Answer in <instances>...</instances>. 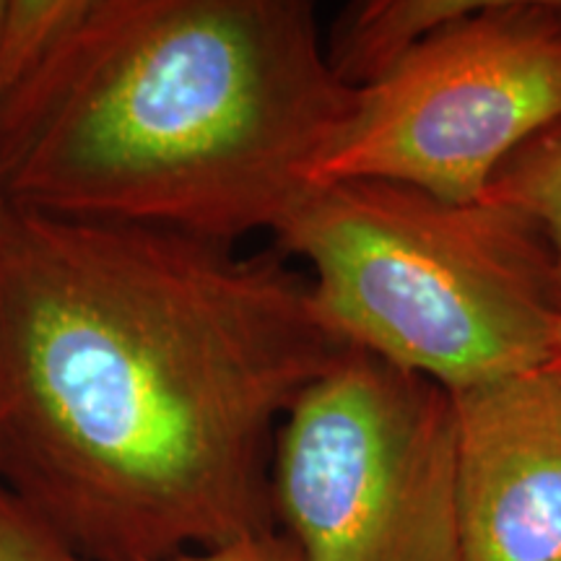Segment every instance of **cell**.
I'll return each instance as SVG.
<instances>
[{"instance_id": "cell-1", "label": "cell", "mask_w": 561, "mask_h": 561, "mask_svg": "<svg viewBox=\"0 0 561 561\" xmlns=\"http://www.w3.org/2000/svg\"><path fill=\"white\" fill-rule=\"evenodd\" d=\"M346 351L276 248L0 203V486L89 561L276 528L278 426Z\"/></svg>"}, {"instance_id": "cell-2", "label": "cell", "mask_w": 561, "mask_h": 561, "mask_svg": "<svg viewBox=\"0 0 561 561\" xmlns=\"http://www.w3.org/2000/svg\"><path fill=\"white\" fill-rule=\"evenodd\" d=\"M354 104L307 0H79L0 96V203L240 248Z\"/></svg>"}, {"instance_id": "cell-3", "label": "cell", "mask_w": 561, "mask_h": 561, "mask_svg": "<svg viewBox=\"0 0 561 561\" xmlns=\"http://www.w3.org/2000/svg\"><path fill=\"white\" fill-rule=\"evenodd\" d=\"M322 325L450 396L549 367L561 278L536 221L388 180L314 185L273 234Z\"/></svg>"}, {"instance_id": "cell-4", "label": "cell", "mask_w": 561, "mask_h": 561, "mask_svg": "<svg viewBox=\"0 0 561 561\" xmlns=\"http://www.w3.org/2000/svg\"><path fill=\"white\" fill-rule=\"evenodd\" d=\"M271 491L301 561H466L453 396L359 348L278 426Z\"/></svg>"}, {"instance_id": "cell-5", "label": "cell", "mask_w": 561, "mask_h": 561, "mask_svg": "<svg viewBox=\"0 0 561 561\" xmlns=\"http://www.w3.org/2000/svg\"><path fill=\"white\" fill-rule=\"evenodd\" d=\"M561 123V21L549 0H481L409 60L356 91L312 187L388 180L437 198H486L496 172Z\"/></svg>"}, {"instance_id": "cell-6", "label": "cell", "mask_w": 561, "mask_h": 561, "mask_svg": "<svg viewBox=\"0 0 561 561\" xmlns=\"http://www.w3.org/2000/svg\"><path fill=\"white\" fill-rule=\"evenodd\" d=\"M453 409L466 561H561V377L479 385Z\"/></svg>"}, {"instance_id": "cell-7", "label": "cell", "mask_w": 561, "mask_h": 561, "mask_svg": "<svg viewBox=\"0 0 561 561\" xmlns=\"http://www.w3.org/2000/svg\"><path fill=\"white\" fill-rule=\"evenodd\" d=\"M481 0H359L339 13L325 34L328 60L348 89L375 87L409 60L442 26L471 13Z\"/></svg>"}, {"instance_id": "cell-8", "label": "cell", "mask_w": 561, "mask_h": 561, "mask_svg": "<svg viewBox=\"0 0 561 561\" xmlns=\"http://www.w3.org/2000/svg\"><path fill=\"white\" fill-rule=\"evenodd\" d=\"M486 201L520 210L538 224L561 278V123L507 159L489 185Z\"/></svg>"}, {"instance_id": "cell-9", "label": "cell", "mask_w": 561, "mask_h": 561, "mask_svg": "<svg viewBox=\"0 0 561 561\" xmlns=\"http://www.w3.org/2000/svg\"><path fill=\"white\" fill-rule=\"evenodd\" d=\"M0 561H89L16 494L0 486Z\"/></svg>"}, {"instance_id": "cell-10", "label": "cell", "mask_w": 561, "mask_h": 561, "mask_svg": "<svg viewBox=\"0 0 561 561\" xmlns=\"http://www.w3.org/2000/svg\"><path fill=\"white\" fill-rule=\"evenodd\" d=\"M146 561H301L299 549L284 530L271 528L237 541L203 551H182L164 559Z\"/></svg>"}, {"instance_id": "cell-11", "label": "cell", "mask_w": 561, "mask_h": 561, "mask_svg": "<svg viewBox=\"0 0 561 561\" xmlns=\"http://www.w3.org/2000/svg\"><path fill=\"white\" fill-rule=\"evenodd\" d=\"M546 369H551L553 375L561 377V325H559V333H557V343H553V356H551L549 367H546Z\"/></svg>"}, {"instance_id": "cell-12", "label": "cell", "mask_w": 561, "mask_h": 561, "mask_svg": "<svg viewBox=\"0 0 561 561\" xmlns=\"http://www.w3.org/2000/svg\"><path fill=\"white\" fill-rule=\"evenodd\" d=\"M551 3V9H553V13H557L559 16V21H561V0H549Z\"/></svg>"}]
</instances>
